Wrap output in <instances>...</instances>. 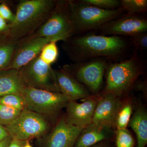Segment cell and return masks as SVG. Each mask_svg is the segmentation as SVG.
I'll return each instance as SVG.
<instances>
[{
  "label": "cell",
  "instance_id": "obj_35",
  "mask_svg": "<svg viewBox=\"0 0 147 147\" xmlns=\"http://www.w3.org/2000/svg\"><path fill=\"white\" fill-rule=\"evenodd\" d=\"M3 2H4V1L0 0V4L1 3H2Z\"/></svg>",
  "mask_w": 147,
  "mask_h": 147
},
{
  "label": "cell",
  "instance_id": "obj_29",
  "mask_svg": "<svg viewBox=\"0 0 147 147\" xmlns=\"http://www.w3.org/2000/svg\"><path fill=\"white\" fill-rule=\"evenodd\" d=\"M26 141H21L12 138L8 147H23Z\"/></svg>",
  "mask_w": 147,
  "mask_h": 147
},
{
  "label": "cell",
  "instance_id": "obj_5",
  "mask_svg": "<svg viewBox=\"0 0 147 147\" xmlns=\"http://www.w3.org/2000/svg\"><path fill=\"white\" fill-rule=\"evenodd\" d=\"M75 35L69 0H57L47 21L30 36L52 38L58 42L65 41Z\"/></svg>",
  "mask_w": 147,
  "mask_h": 147
},
{
  "label": "cell",
  "instance_id": "obj_30",
  "mask_svg": "<svg viewBox=\"0 0 147 147\" xmlns=\"http://www.w3.org/2000/svg\"><path fill=\"white\" fill-rule=\"evenodd\" d=\"M9 28V24L7 21L0 16V33L7 31Z\"/></svg>",
  "mask_w": 147,
  "mask_h": 147
},
{
  "label": "cell",
  "instance_id": "obj_4",
  "mask_svg": "<svg viewBox=\"0 0 147 147\" xmlns=\"http://www.w3.org/2000/svg\"><path fill=\"white\" fill-rule=\"evenodd\" d=\"M69 2L76 34L96 31L109 21L126 13L122 7L115 10H104L83 0H69Z\"/></svg>",
  "mask_w": 147,
  "mask_h": 147
},
{
  "label": "cell",
  "instance_id": "obj_31",
  "mask_svg": "<svg viewBox=\"0 0 147 147\" xmlns=\"http://www.w3.org/2000/svg\"><path fill=\"white\" fill-rule=\"evenodd\" d=\"M9 135L5 127L0 125V141L5 139Z\"/></svg>",
  "mask_w": 147,
  "mask_h": 147
},
{
  "label": "cell",
  "instance_id": "obj_14",
  "mask_svg": "<svg viewBox=\"0 0 147 147\" xmlns=\"http://www.w3.org/2000/svg\"><path fill=\"white\" fill-rule=\"evenodd\" d=\"M82 102L69 101L66 108L65 115L69 123L82 129L92 123L93 116L98 97L91 96Z\"/></svg>",
  "mask_w": 147,
  "mask_h": 147
},
{
  "label": "cell",
  "instance_id": "obj_16",
  "mask_svg": "<svg viewBox=\"0 0 147 147\" xmlns=\"http://www.w3.org/2000/svg\"><path fill=\"white\" fill-rule=\"evenodd\" d=\"M111 129L92 123L82 129L74 147H91L104 141H110Z\"/></svg>",
  "mask_w": 147,
  "mask_h": 147
},
{
  "label": "cell",
  "instance_id": "obj_24",
  "mask_svg": "<svg viewBox=\"0 0 147 147\" xmlns=\"http://www.w3.org/2000/svg\"><path fill=\"white\" fill-rule=\"evenodd\" d=\"M134 138L127 129H117L116 147H134Z\"/></svg>",
  "mask_w": 147,
  "mask_h": 147
},
{
  "label": "cell",
  "instance_id": "obj_23",
  "mask_svg": "<svg viewBox=\"0 0 147 147\" xmlns=\"http://www.w3.org/2000/svg\"><path fill=\"white\" fill-rule=\"evenodd\" d=\"M131 46L137 55L146 57L147 51V32L129 37Z\"/></svg>",
  "mask_w": 147,
  "mask_h": 147
},
{
  "label": "cell",
  "instance_id": "obj_12",
  "mask_svg": "<svg viewBox=\"0 0 147 147\" xmlns=\"http://www.w3.org/2000/svg\"><path fill=\"white\" fill-rule=\"evenodd\" d=\"M82 129L69 123L64 115L42 141L40 147H74Z\"/></svg>",
  "mask_w": 147,
  "mask_h": 147
},
{
  "label": "cell",
  "instance_id": "obj_32",
  "mask_svg": "<svg viewBox=\"0 0 147 147\" xmlns=\"http://www.w3.org/2000/svg\"><path fill=\"white\" fill-rule=\"evenodd\" d=\"M12 139V137L9 135L5 139L1 140L0 141V147H8Z\"/></svg>",
  "mask_w": 147,
  "mask_h": 147
},
{
  "label": "cell",
  "instance_id": "obj_1",
  "mask_svg": "<svg viewBox=\"0 0 147 147\" xmlns=\"http://www.w3.org/2000/svg\"><path fill=\"white\" fill-rule=\"evenodd\" d=\"M62 47L74 63L98 58L116 62L137 54L131 46L129 38L102 35L93 32L75 35L63 41Z\"/></svg>",
  "mask_w": 147,
  "mask_h": 147
},
{
  "label": "cell",
  "instance_id": "obj_34",
  "mask_svg": "<svg viewBox=\"0 0 147 147\" xmlns=\"http://www.w3.org/2000/svg\"><path fill=\"white\" fill-rule=\"evenodd\" d=\"M23 147H33L30 143V141H26L25 142Z\"/></svg>",
  "mask_w": 147,
  "mask_h": 147
},
{
  "label": "cell",
  "instance_id": "obj_7",
  "mask_svg": "<svg viewBox=\"0 0 147 147\" xmlns=\"http://www.w3.org/2000/svg\"><path fill=\"white\" fill-rule=\"evenodd\" d=\"M50 126V120L25 108L14 120L5 127L13 139L26 141L45 136Z\"/></svg>",
  "mask_w": 147,
  "mask_h": 147
},
{
  "label": "cell",
  "instance_id": "obj_10",
  "mask_svg": "<svg viewBox=\"0 0 147 147\" xmlns=\"http://www.w3.org/2000/svg\"><path fill=\"white\" fill-rule=\"evenodd\" d=\"M105 36L129 37L147 32V18L145 14L125 13L109 21L97 30L93 32Z\"/></svg>",
  "mask_w": 147,
  "mask_h": 147
},
{
  "label": "cell",
  "instance_id": "obj_6",
  "mask_svg": "<svg viewBox=\"0 0 147 147\" xmlns=\"http://www.w3.org/2000/svg\"><path fill=\"white\" fill-rule=\"evenodd\" d=\"M21 96L25 108L55 121L61 111L66 108L69 100L61 93L54 92L27 86Z\"/></svg>",
  "mask_w": 147,
  "mask_h": 147
},
{
  "label": "cell",
  "instance_id": "obj_25",
  "mask_svg": "<svg viewBox=\"0 0 147 147\" xmlns=\"http://www.w3.org/2000/svg\"><path fill=\"white\" fill-rule=\"evenodd\" d=\"M0 103L21 111L25 108L23 98L17 94H7L1 96L0 97Z\"/></svg>",
  "mask_w": 147,
  "mask_h": 147
},
{
  "label": "cell",
  "instance_id": "obj_3",
  "mask_svg": "<svg viewBox=\"0 0 147 147\" xmlns=\"http://www.w3.org/2000/svg\"><path fill=\"white\" fill-rule=\"evenodd\" d=\"M147 61L144 57L136 54L125 60L110 63L106 71V85L103 93L119 96L133 87L140 75L145 73Z\"/></svg>",
  "mask_w": 147,
  "mask_h": 147
},
{
  "label": "cell",
  "instance_id": "obj_15",
  "mask_svg": "<svg viewBox=\"0 0 147 147\" xmlns=\"http://www.w3.org/2000/svg\"><path fill=\"white\" fill-rule=\"evenodd\" d=\"M54 70L60 92L69 101L85 99L91 96L86 87L62 68Z\"/></svg>",
  "mask_w": 147,
  "mask_h": 147
},
{
  "label": "cell",
  "instance_id": "obj_2",
  "mask_svg": "<svg viewBox=\"0 0 147 147\" xmlns=\"http://www.w3.org/2000/svg\"><path fill=\"white\" fill-rule=\"evenodd\" d=\"M57 0H22L7 32L18 42L32 35L46 22Z\"/></svg>",
  "mask_w": 147,
  "mask_h": 147
},
{
  "label": "cell",
  "instance_id": "obj_9",
  "mask_svg": "<svg viewBox=\"0 0 147 147\" xmlns=\"http://www.w3.org/2000/svg\"><path fill=\"white\" fill-rule=\"evenodd\" d=\"M39 55L19 69L24 81L32 88L61 93L55 70L42 61Z\"/></svg>",
  "mask_w": 147,
  "mask_h": 147
},
{
  "label": "cell",
  "instance_id": "obj_26",
  "mask_svg": "<svg viewBox=\"0 0 147 147\" xmlns=\"http://www.w3.org/2000/svg\"><path fill=\"white\" fill-rule=\"evenodd\" d=\"M21 111L0 103V125H8L17 117Z\"/></svg>",
  "mask_w": 147,
  "mask_h": 147
},
{
  "label": "cell",
  "instance_id": "obj_22",
  "mask_svg": "<svg viewBox=\"0 0 147 147\" xmlns=\"http://www.w3.org/2000/svg\"><path fill=\"white\" fill-rule=\"evenodd\" d=\"M132 106L129 102L122 104L116 117L115 127L117 129H126L132 113Z\"/></svg>",
  "mask_w": 147,
  "mask_h": 147
},
{
  "label": "cell",
  "instance_id": "obj_18",
  "mask_svg": "<svg viewBox=\"0 0 147 147\" xmlns=\"http://www.w3.org/2000/svg\"><path fill=\"white\" fill-rule=\"evenodd\" d=\"M129 125L137 136V147H145L147 144V113L145 108L138 107L130 119Z\"/></svg>",
  "mask_w": 147,
  "mask_h": 147
},
{
  "label": "cell",
  "instance_id": "obj_13",
  "mask_svg": "<svg viewBox=\"0 0 147 147\" xmlns=\"http://www.w3.org/2000/svg\"><path fill=\"white\" fill-rule=\"evenodd\" d=\"M122 103L119 97L111 93H103L98 97L92 123L112 128L115 127L116 117Z\"/></svg>",
  "mask_w": 147,
  "mask_h": 147
},
{
  "label": "cell",
  "instance_id": "obj_20",
  "mask_svg": "<svg viewBox=\"0 0 147 147\" xmlns=\"http://www.w3.org/2000/svg\"><path fill=\"white\" fill-rule=\"evenodd\" d=\"M121 2L127 14H145L147 11V0H121Z\"/></svg>",
  "mask_w": 147,
  "mask_h": 147
},
{
  "label": "cell",
  "instance_id": "obj_11",
  "mask_svg": "<svg viewBox=\"0 0 147 147\" xmlns=\"http://www.w3.org/2000/svg\"><path fill=\"white\" fill-rule=\"evenodd\" d=\"M52 41L55 40L52 38L30 36L18 41L7 69H20L38 56L44 46Z\"/></svg>",
  "mask_w": 147,
  "mask_h": 147
},
{
  "label": "cell",
  "instance_id": "obj_28",
  "mask_svg": "<svg viewBox=\"0 0 147 147\" xmlns=\"http://www.w3.org/2000/svg\"><path fill=\"white\" fill-rule=\"evenodd\" d=\"M0 16L9 24L12 23L15 19V15L5 2L0 4Z\"/></svg>",
  "mask_w": 147,
  "mask_h": 147
},
{
  "label": "cell",
  "instance_id": "obj_27",
  "mask_svg": "<svg viewBox=\"0 0 147 147\" xmlns=\"http://www.w3.org/2000/svg\"><path fill=\"white\" fill-rule=\"evenodd\" d=\"M87 4L104 9L115 10L121 7L120 0H83Z\"/></svg>",
  "mask_w": 147,
  "mask_h": 147
},
{
  "label": "cell",
  "instance_id": "obj_21",
  "mask_svg": "<svg viewBox=\"0 0 147 147\" xmlns=\"http://www.w3.org/2000/svg\"><path fill=\"white\" fill-rule=\"evenodd\" d=\"M57 41H52L47 43L42 48L39 57L40 59L47 65H51L57 60L59 50Z\"/></svg>",
  "mask_w": 147,
  "mask_h": 147
},
{
  "label": "cell",
  "instance_id": "obj_8",
  "mask_svg": "<svg viewBox=\"0 0 147 147\" xmlns=\"http://www.w3.org/2000/svg\"><path fill=\"white\" fill-rule=\"evenodd\" d=\"M110 62L105 58H96L65 65L62 69L96 94L102 88L104 74Z\"/></svg>",
  "mask_w": 147,
  "mask_h": 147
},
{
  "label": "cell",
  "instance_id": "obj_19",
  "mask_svg": "<svg viewBox=\"0 0 147 147\" xmlns=\"http://www.w3.org/2000/svg\"><path fill=\"white\" fill-rule=\"evenodd\" d=\"M17 44L7 31L0 33V71L8 68Z\"/></svg>",
  "mask_w": 147,
  "mask_h": 147
},
{
  "label": "cell",
  "instance_id": "obj_33",
  "mask_svg": "<svg viewBox=\"0 0 147 147\" xmlns=\"http://www.w3.org/2000/svg\"><path fill=\"white\" fill-rule=\"evenodd\" d=\"M91 147H115L110 143V141H104Z\"/></svg>",
  "mask_w": 147,
  "mask_h": 147
},
{
  "label": "cell",
  "instance_id": "obj_17",
  "mask_svg": "<svg viewBox=\"0 0 147 147\" xmlns=\"http://www.w3.org/2000/svg\"><path fill=\"white\" fill-rule=\"evenodd\" d=\"M27 86L19 69H9L0 71V97L10 94L21 96Z\"/></svg>",
  "mask_w": 147,
  "mask_h": 147
}]
</instances>
